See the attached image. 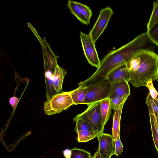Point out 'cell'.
I'll return each mask as SVG.
<instances>
[{
    "mask_svg": "<svg viewBox=\"0 0 158 158\" xmlns=\"http://www.w3.org/2000/svg\"><path fill=\"white\" fill-rule=\"evenodd\" d=\"M101 158H110L113 155L114 141L112 135L103 133L98 134Z\"/></svg>",
    "mask_w": 158,
    "mask_h": 158,
    "instance_id": "8",
    "label": "cell"
},
{
    "mask_svg": "<svg viewBox=\"0 0 158 158\" xmlns=\"http://www.w3.org/2000/svg\"><path fill=\"white\" fill-rule=\"evenodd\" d=\"M106 79L111 84L124 81L128 82L130 75L126 64L114 69L108 74Z\"/></svg>",
    "mask_w": 158,
    "mask_h": 158,
    "instance_id": "9",
    "label": "cell"
},
{
    "mask_svg": "<svg viewBox=\"0 0 158 158\" xmlns=\"http://www.w3.org/2000/svg\"><path fill=\"white\" fill-rule=\"evenodd\" d=\"M19 99L15 96L11 97L9 100V103L14 110L19 101Z\"/></svg>",
    "mask_w": 158,
    "mask_h": 158,
    "instance_id": "29",
    "label": "cell"
},
{
    "mask_svg": "<svg viewBox=\"0 0 158 158\" xmlns=\"http://www.w3.org/2000/svg\"><path fill=\"white\" fill-rule=\"evenodd\" d=\"M158 23V0L153 3V9L149 21L147 24V30Z\"/></svg>",
    "mask_w": 158,
    "mask_h": 158,
    "instance_id": "17",
    "label": "cell"
},
{
    "mask_svg": "<svg viewBox=\"0 0 158 158\" xmlns=\"http://www.w3.org/2000/svg\"><path fill=\"white\" fill-rule=\"evenodd\" d=\"M83 15L89 21L92 16V12L89 7L86 5L76 2Z\"/></svg>",
    "mask_w": 158,
    "mask_h": 158,
    "instance_id": "22",
    "label": "cell"
},
{
    "mask_svg": "<svg viewBox=\"0 0 158 158\" xmlns=\"http://www.w3.org/2000/svg\"><path fill=\"white\" fill-rule=\"evenodd\" d=\"M73 105L70 91L58 93L44 102V110L47 115H53L66 110Z\"/></svg>",
    "mask_w": 158,
    "mask_h": 158,
    "instance_id": "4",
    "label": "cell"
},
{
    "mask_svg": "<svg viewBox=\"0 0 158 158\" xmlns=\"http://www.w3.org/2000/svg\"><path fill=\"white\" fill-rule=\"evenodd\" d=\"M79 119L87 122L91 126L94 132L97 134L103 132L101 111V101L88 105L87 109L83 112L77 115L73 119L75 122Z\"/></svg>",
    "mask_w": 158,
    "mask_h": 158,
    "instance_id": "3",
    "label": "cell"
},
{
    "mask_svg": "<svg viewBox=\"0 0 158 158\" xmlns=\"http://www.w3.org/2000/svg\"><path fill=\"white\" fill-rule=\"evenodd\" d=\"M80 37L85 57L92 66L98 68L100 60L96 51L95 44L89 34L80 32Z\"/></svg>",
    "mask_w": 158,
    "mask_h": 158,
    "instance_id": "6",
    "label": "cell"
},
{
    "mask_svg": "<svg viewBox=\"0 0 158 158\" xmlns=\"http://www.w3.org/2000/svg\"><path fill=\"white\" fill-rule=\"evenodd\" d=\"M156 81H158V75H157V78Z\"/></svg>",
    "mask_w": 158,
    "mask_h": 158,
    "instance_id": "32",
    "label": "cell"
},
{
    "mask_svg": "<svg viewBox=\"0 0 158 158\" xmlns=\"http://www.w3.org/2000/svg\"><path fill=\"white\" fill-rule=\"evenodd\" d=\"M87 91V87L85 86H79L76 89L70 91L73 104H84L85 98Z\"/></svg>",
    "mask_w": 158,
    "mask_h": 158,
    "instance_id": "14",
    "label": "cell"
},
{
    "mask_svg": "<svg viewBox=\"0 0 158 158\" xmlns=\"http://www.w3.org/2000/svg\"><path fill=\"white\" fill-rule=\"evenodd\" d=\"M140 61L137 71L130 74V82L135 87L145 86L150 79L156 81L158 74V54L153 51L143 50L138 52Z\"/></svg>",
    "mask_w": 158,
    "mask_h": 158,
    "instance_id": "2",
    "label": "cell"
},
{
    "mask_svg": "<svg viewBox=\"0 0 158 158\" xmlns=\"http://www.w3.org/2000/svg\"><path fill=\"white\" fill-rule=\"evenodd\" d=\"M91 158H93L92 156V157Z\"/></svg>",
    "mask_w": 158,
    "mask_h": 158,
    "instance_id": "33",
    "label": "cell"
},
{
    "mask_svg": "<svg viewBox=\"0 0 158 158\" xmlns=\"http://www.w3.org/2000/svg\"><path fill=\"white\" fill-rule=\"evenodd\" d=\"M152 79H150L147 82L145 86L149 89V94L152 98L158 103V93L154 86Z\"/></svg>",
    "mask_w": 158,
    "mask_h": 158,
    "instance_id": "25",
    "label": "cell"
},
{
    "mask_svg": "<svg viewBox=\"0 0 158 158\" xmlns=\"http://www.w3.org/2000/svg\"><path fill=\"white\" fill-rule=\"evenodd\" d=\"M92 157L93 158H101L98 149L96 152Z\"/></svg>",
    "mask_w": 158,
    "mask_h": 158,
    "instance_id": "31",
    "label": "cell"
},
{
    "mask_svg": "<svg viewBox=\"0 0 158 158\" xmlns=\"http://www.w3.org/2000/svg\"><path fill=\"white\" fill-rule=\"evenodd\" d=\"M130 95V88L128 82L121 81L111 84V88L109 96L110 99L125 95Z\"/></svg>",
    "mask_w": 158,
    "mask_h": 158,
    "instance_id": "10",
    "label": "cell"
},
{
    "mask_svg": "<svg viewBox=\"0 0 158 158\" xmlns=\"http://www.w3.org/2000/svg\"><path fill=\"white\" fill-rule=\"evenodd\" d=\"M148 110L150 124L154 127L158 134V120L154 112L150 109Z\"/></svg>",
    "mask_w": 158,
    "mask_h": 158,
    "instance_id": "27",
    "label": "cell"
},
{
    "mask_svg": "<svg viewBox=\"0 0 158 158\" xmlns=\"http://www.w3.org/2000/svg\"><path fill=\"white\" fill-rule=\"evenodd\" d=\"M124 103H122L114 110L112 136L114 142L116 141L118 135L120 134L121 116Z\"/></svg>",
    "mask_w": 158,
    "mask_h": 158,
    "instance_id": "12",
    "label": "cell"
},
{
    "mask_svg": "<svg viewBox=\"0 0 158 158\" xmlns=\"http://www.w3.org/2000/svg\"><path fill=\"white\" fill-rule=\"evenodd\" d=\"M67 6L70 12L82 23L89 25L90 21H88L82 14L80 10L77 5L76 2L68 0Z\"/></svg>",
    "mask_w": 158,
    "mask_h": 158,
    "instance_id": "16",
    "label": "cell"
},
{
    "mask_svg": "<svg viewBox=\"0 0 158 158\" xmlns=\"http://www.w3.org/2000/svg\"><path fill=\"white\" fill-rule=\"evenodd\" d=\"M152 135L155 146L158 153V134L154 127L151 125Z\"/></svg>",
    "mask_w": 158,
    "mask_h": 158,
    "instance_id": "28",
    "label": "cell"
},
{
    "mask_svg": "<svg viewBox=\"0 0 158 158\" xmlns=\"http://www.w3.org/2000/svg\"><path fill=\"white\" fill-rule=\"evenodd\" d=\"M75 131L77 132L80 131H91L94 130L90 124L85 120L79 119L76 122Z\"/></svg>",
    "mask_w": 158,
    "mask_h": 158,
    "instance_id": "21",
    "label": "cell"
},
{
    "mask_svg": "<svg viewBox=\"0 0 158 158\" xmlns=\"http://www.w3.org/2000/svg\"><path fill=\"white\" fill-rule=\"evenodd\" d=\"M71 158H91V153L85 150L74 148L71 150Z\"/></svg>",
    "mask_w": 158,
    "mask_h": 158,
    "instance_id": "20",
    "label": "cell"
},
{
    "mask_svg": "<svg viewBox=\"0 0 158 158\" xmlns=\"http://www.w3.org/2000/svg\"><path fill=\"white\" fill-rule=\"evenodd\" d=\"M58 57L55 59L56 65L53 76L54 87L57 94L63 92L62 90L63 81L67 73L66 70L61 68L58 65L57 62Z\"/></svg>",
    "mask_w": 158,
    "mask_h": 158,
    "instance_id": "11",
    "label": "cell"
},
{
    "mask_svg": "<svg viewBox=\"0 0 158 158\" xmlns=\"http://www.w3.org/2000/svg\"><path fill=\"white\" fill-rule=\"evenodd\" d=\"M77 133V140L80 143L88 141L97 137L98 135L95 132L91 131H80Z\"/></svg>",
    "mask_w": 158,
    "mask_h": 158,
    "instance_id": "18",
    "label": "cell"
},
{
    "mask_svg": "<svg viewBox=\"0 0 158 158\" xmlns=\"http://www.w3.org/2000/svg\"><path fill=\"white\" fill-rule=\"evenodd\" d=\"M123 147L121 142L119 134L116 141H114L113 155L114 154L117 156L121 154L123 152Z\"/></svg>",
    "mask_w": 158,
    "mask_h": 158,
    "instance_id": "23",
    "label": "cell"
},
{
    "mask_svg": "<svg viewBox=\"0 0 158 158\" xmlns=\"http://www.w3.org/2000/svg\"><path fill=\"white\" fill-rule=\"evenodd\" d=\"M63 154L65 158H71V150L68 148L66 149L63 151Z\"/></svg>",
    "mask_w": 158,
    "mask_h": 158,
    "instance_id": "30",
    "label": "cell"
},
{
    "mask_svg": "<svg viewBox=\"0 0 158 158\" xmlns=\"http://www.w3.org/2000/svg\"><path fill=\"white\" fill-rule=\"evenodd\" d=\"M111 107L110 100L108 98L101 101V111L103 127L104 126L110 116Z\"/></svg>",
    "mask_w": 158,
    "mask_h": 158,
    "instance_id": "15",
    "label": "cell"
},
{
    "mask_svg": "<svg viewBox=\"0 0 158 158\" xmlns=\"http://www.w3.org/2000/svg\"><path fill=\"white\" fill-rule=\"evenodd\" d=\"M113 14V10L109 7L100 11L97 20L89 33L95 44L106 28Z\"/></svg>",
    "mask_w": 158,
    "mask_h": 158,
    "instance_id": "7",
    "label": "cell"
},
{
    "mask_svg": "<svg viewBox=\"0 0 158 158\" xmlns=\"http://www.w3.org/2000/svg\"><path fill=\"white\" fill-rule=\"evenodd\" d=\"M128 96L125 95L110 99L111 108L114 110L122 103H125Z\"/></svg>",
    "mask_w": 158,
    "mask_h": 158,
    "instance_id": "24",
    "label": "cell"
},
{
    "mask_svg": "<svg viewBox=\"0 0 158 158\" xmlns=\"http://www.w3.org/2000/svg\"><path fill=\"white\" fill-rule=\"evenodd\" d=\"M111 84L107 79L103 81L86 87L87 91L84 104L89 105L109 98Z\"/></svg>",
    "mask_w": 158,
    "mask_h": 158,
    "instance_id": "5",
    "label": "cell"
},
{
    "mask_svg": "<svg viewBox=\"0 0 158 158\" xmlns=\"http://www.w3.org/2000/svg\"><path fill=\"white\" fill-rule=\"evenodd\" d=\"M156 45L146 32L139 35L129 43L108 52L100 61L99 66L95 72L89 78L79 83V86L87 87L103 81L112 70L126 64L137 53L143 50L153 51Z\"/></svg>",
    "mask_w": 158,
    "mask_h": 158,
    "instance_id": "1",
    "label": "cell"
},
{
    "mask_svg": "<svg viewBox=\"0 0 158 158\" xmlns=\"http://www.w3.org/2000/svg\"><path fill=\"white\" fill-rule=\"evenodd\" d=\"M146 103L148 109H151L154 112L158 113V103L152 98L149 93L146 98Z\"/></svg>",
    "mask_w": 158,
    "mask_h": 158,
    "instance_id": "26",
    "label": "cell"
},
{
    "mask_svg": "<svg viewBox=\"0 0 158 158\" xmlns=\"http://www.w3.org/2000/svg\"><path fill=\"white\" fill-rule=\"evenodd\" d=\"M151 41L158 46V23L146 32Z\"/></svg>",
    "mask_w": 158,
    "mask_h": 158,
    "instance_id": "19",
    "label": "cell"
},
{
    "mask_svg": "<svg viewBox=\"0 0 158 158\" xmlns=\"http://www.w3.org/2000/svg\"><path fill=\"white\" fill-rule=\"evenodd\" d=\"M47 67H45V80L46 89L47 100H48L53 96L57 94L53 86V73Z\"/></svg>",
    "mask_w": 158,
    "mask_h": 158,
    "instance_id": "13",
    "label": "cell"
}]
</instances>
